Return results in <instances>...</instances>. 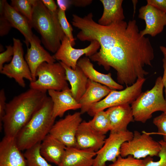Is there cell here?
Returning <instances> with one entry per match:
<instances>
[{"instance_id": "cell-1", "label": "cell", "mask_w": 166, "mask_h": 166, "mask_svg": "<svg viewBox=\"0 0 166 166\" xmlns=\"http://www.w3.org/2000/svg\"><path fill=\"white\" fill-rule=\"evenodd\" d=\"M136 20H130L121 33L114 47L95 62L108 71L117 72V82L128 86L139 78H145L148 72L146 65L152 66L154 50L148 38L142 36Z\"/></svg>"}, {"instance_id": "cell-40", "label": "cell", "mask_w": 166, "mask_h": 166, "mask_svg": "<svg viewBox=\"0 0 166 166\" xmlns=\"http://www.w3.org/2000/svg\"><path fill=\"white\" fill-rule=\"evenodd\" d=\"M57 2L59 8L65 11L70 5L69 0H57Z\"/></svg>"}, {"instance_id": "cell-19", "label": "cell", "mask_w": 166, "mask_h": 166, "mask_svg": "<svg viewBox=\"0 0 166 166\" xmlns=\"http://www.w3.org/2000/svg\"><path fill=\"white\" fill-rule=\"evenodd\" d=\"M96 155V152L92 148L66 147L61 162L57 166H93Z\"/></svg>"}, {"instance_id": "cell-42", "label": "cell", "mask_w": 166, "mask_h": 166, "mask_svg": "<svg viewBox=\"0 0 166 166\" xmlns=\"http://www.w3.org/2000/svg\"><path fill=\"white\" fill-rule=\"evenodd\" d=\"M160 48L164 55V58L166 59V47L163 46H160Z\"/></svg>"}, {"instance_id": "cell-7", "label": "cell", "mask_w": 166, "mask_h": 166, "mask_svg": "<svg viewBox=\"0 0 166 166\" xmlns=\"http://www.w3.org/2000/svg\"><path fill=\"white\" fill-rule=\"evenodd\" d=\"M133 133L132 138L121 145V156L125 157L131 155L139 159L148 156H158L161 148L159 141L154 140L148 133L144 132L141 134L136 130Z\"/></svg>"}, {"instance_id": "cell-24", "label": "cell", "mask_w": 166, "mask_h": 166, "mask_svg": "<svg viewBox=\"0 0 166 166\" xmlns=\"http://www.w3.org/2000/svg\"><path fill=\"white\" fill-rule=\"evenodd\" d=\"M60 62L65 69L66 78L70 85V90L72 96L79 102L85 91L88 78L77 65L73 69Z\"/></svg>"}, {"instance_id": "cell-2", "label": "cell", "mask_w": 166, "mask_h": 166, "mask_svg": "<svg viewBox=\"0 0 166 166\" xmlns=\"http://www.w3.org/2000/svg\"><path fill=\"white\" fill-rule=\"evenodd\" d=\"M47 97L46 93L30 88L6 103L2 120L5 136L15 138Z\"/></svg>"}, {"instance_id": "cell-17", "label": "cell", "mask_w": 166, "mask_h": 166, "mask_svg": "<svg viewBox=\"0 0 166 166\" xmlns=\"http://www.w3.org/2000/svg\"><path fill=\"white\" fill-rule=\"evenodd\" d=\"M53 103V114L56 118L61 117L67 111L80 109L81 105L73 97L70 89L58 91H48Z\"/></svg>"}, {"instance_id": "cell-22", "label": "cell", "mask_w": 166, "mask_h": 166, "mask_svg": "<svg viewBox=\"0 0 166 166\" xmlns=\"http://www.w3.org/2000/svg\"><path fill=\"white\" fill-rule=\"evenodd\" d=\"M2 16L7 20L12 27L17 29L23 34L25 38V42L28 47L34 35L30 21L9 4L6 0Z\"/></svg>"}, {"instance_id": "cell-8", "label": "cell", "mask_w": 166, "mask_h": 166, "mask_svg": "<svg viewBox=\"0 0 166 166\" xmlns=\"http://www.w3.org/2000/svg\"><path fill=\"white\" fill-rule=\"evenodd\" d=\"M145 80V78H139L134 84L127 86L124 89L112 90L105 98L93 104L87 113L93 117L97 113L111 107L131 104L142 93V86Z\"/></svg>"}, {"instance_id": "cell-38", "label": "cell", "mask_w": 166, "mask_h": 166, "mask_svg": "<svg viewBox=\"0 0 166 166\" xmlns=\"http://www.w3.org/2000/svg\"><path fill=\"white\" fill-rule=\"evenodd\" d=\"M70 5H72L78 7L85 6L90 4L93 2L91 0H69Z\"/></svg>"}, {"instance_id": "cell-39", "label": "cell", "mask_w": 166, "mask_h": 166, "mask_svg": "<svg viewBox=\"0 0 166 166\" xmlns=\"http://www.w3.org/2000/svg\"><path fill=\"white\" fill-rule=\"evenodd\" d=\"M162 61L163 62V66L164 69V73L163 76L162 77V80L164 87L165 88L164 92L166 99V59L164 58L163 59Z\"/></svg>"}, {"instance_id": "cell-15", "label": "cell", "mask_w": 166, "mask_h": 166, "mask_svg": "<svg viewBox=\"0 0 166 166\" xmlns=\"http://www.w3.org/2000/svg\"><path fill=\"white\" fill-rule=\"evenodd\" d=\"M106 136L99 133L91 126L89 122L82 121L76 135V147L81 149L92 148L97 152L104 145Z\"/></svg>"}, {"instance_id": "cell-25", "label": "cell", "mask_w": 166, "mask_h": 166, "mask_svg": "<svg viewBox=\"0 0 166 166\" xmlns=\"http://www.w3.org/2000/svg\"><path fill=\"white\" fill-rule=\"evenodd\" d=\"M104 7L102 15L98 23L103 26L124 20L125 17L122 6V0H100Z\"/></svg>"}, {"instance_id": "cell-18", "label": "cell", "mask_w": 166, "mask_h": 166, "mask_svg": "<svg viewBox=\"0 0 166 166\" xmlns=\"http://www.w3.org/2000/svg\"><path fill=\"white\" fill-rule=\"evenodd\" d=\"M110 121V133L127 130V126L134 121L131 106L125 104L109 108L106 110Z\"/></svg>"}, {"instance_id": "cell-5", "label": "cell", "mask_w": 166, "mask_h": 166, "mask_svg": "<svg viewBox=\"0 0 166 166\" xmlns=\"http://www.w3.org/2000/svg\"><path fill=\"white\" fill-rule=\"evenodd\" d=\"M164 88L162 77L159 76L151 89L142 92L131 104L134 121L145 123L156 112L166 113V99L163 95Z\"/></svg>"}, {"instance_id": "cell-13", "label": "cell", "mask_w": 166, "mask_h": 166, "mask_svg": "<svg viewBox=\"0 0 166 166\" xmlns=\"http://www.w3.org/2000/svg\"><path fill=\"white\" fill-rule=\"evenodd\" d=\"M138 17L144 20L145 29L140 32L142 36L149 34L155 37L161 33L166 25V14L147 4L139 9Z\"/></svg>"}, {"instance_id": "cell-29", "label": "cell", "mask_w": 166, "mask_h": 166, "mask_svg": "<svg viewBox=\"0 0 166 166\" xmlns=\"http://www.w3.org/2000/svg\"><path fill=\"white\" fill-rule=\"evenodd\" d=\"M58 18L61 29L65 35L69 39L73 46L75 44V39L73 34V29L66 17L65 10L59 8L57 12Z\"/></svg>"}, {"instance_id": "cell-34", "label": "cell", "mask_w": 166, "mask_h": 166, "mask_svg": "<svg viewBox=\"0 0 166 166\" xmlns=\"http://www.w3.org/2000/svg\"><path fill=\"white\" fill-rule=\"evenodd\" d=\"M6 97L4 90L2 89L0 91V129L2 127V120L5 113Z\"/></svg>"}, {"instance_id": "cell-23", "label": "cell", "mask_w": 166, "mask_h": 166, "mask_svg": "<svg viewBox=\"0 0 166 166\" xmlns=\"http://www.w3.org/2000/svg\"><path fill=\"white\" fill-rule=\"evenodd\" d=\"M66 147L49 133L41 142L40 152L48 161L58 165L64 155Z\"/></svg>"}, {"instance_id": "cell-12", "label": "cell", "mask_w": 166, "mask_h": 166, "mask_svg": "<svg viewBox=\"0 0 166 166\" xmlns=\"http://www.w3.org/2000/svg\"><path fill=\"white\" fill-rule=\"evenodd\" d=\"M87 47L81 49H76L73 47L69 38L65 35L61 42V45L53 56L56 60L67 66L75 69L77 63L83 55L89 57L93 55L100 48L99 43L96 41L90 42Z\"/></svg>"}, {"instance_id": "cell-4", "label": "cell", "mask_w": 166, "mask_h": 166, "mask_svg": "<svg viewBox=\"0 0 166 166\" xmlns=\"http://www.w3.org/2000/svg\"><path fill=\"white\" fill-rule=\"evenodd\" d=\"M57 12L58 10L55 12L50 11L42 0H35L31 21L32 27L40 34L45 47L54 53L59 48L65 36L59 21Z\"/></svg>"}, {"instance_id": "cell-3", "label": "cell", "mask_w": 166, "mask_h": 166, "mask_svg": "<svg viewBox=\"0 0 166 166\" xmlns=\"http://www.w3.org/2000/svg\"><path fill=\"white\" fill-rule=\"evenodd\" d=\"M53 101L47 97L41 107L15 137L17 145L21 151L41 143L48 135L56 119L53 114Z\"/></svg>"}, {"instance_id": "cell-37", "label": "cell", "mask_w": 166, "mask_h": 166, "mask_svg": "<svg viewBox=\"0 0 166 166\" xmlns=\"http://www.w3.org/2000/svg\"><path fill=\"white\" fill-rule=\"evenodd\" d=\"M45 6L50 11L55 12L58 9L57 6L54 1L53 0H42Z\"/></svg>"}, {"instance_id": "cell-31", "label": "cell", "mask_w": 166, "mask_h": 166, "mask_svg": "<svg viewBox=\"0 0 166 166\" xmlns=\"http://www.w3.org/2000/svg\"><path fill=\"white\" fill-rule=\"evenodd\" d=\"M159 142L161 146L158 155L159 160L154 161L152 157L148 156L146 157V162L145 166H166V142L161 140Z\"/></svg>"}, {"instance_id": "cell-26", "label": "cell", "mask_w": 166, "mask_h": 166, "mask_svg": "<svg viewBox=\"0 0 166 166\" xmlns=\"http://www.w3.org/2000/svg\"><path fill=\"white\" fill-rule=\"evenodd\" d=\"M40 144H37L25 150L23 154L27 166H53L41 154Z\"/></svg>"}, {"instance_id": "cell-9", "label": "cell", "mask_w": 166, "mask_h": 166, "mask_svg": "<svg viewBox=\"0 0 166 166\" xmlns=\"http://www.w3.org/2000/svg\"><path fill=\"white\" fill-rule=\"evenodd\" d=\"M14 55L10 62L4 65L0 73L7 77L14 79L21 87L24 88V79L30 82L33 81L28 65L23 57L22 44L20 41L13 38Z\"/></svg>"}, {"instance_id": "cell-30", "label": "cell", "mask_w": 166, "mask_h": 166, "mask_svg": "<svg viewBox=\"0 0 166 166\" xmlns=\"http://www.w3.org/2000/svg\"><path fill=\"white\" fill-rule=\"evenodd\" d=\"M127 157H123L120 155L116 160L108 166H145L146 162V157L144 159H137L131 155Z\"/></svg>"}, {"instance_id": "cell-35", "label": "cell", "mask_w": 166, "mask_h": 166, "mask_svg": "<svg viewBox=\"0 0 166 166\" xmlns=\"http://www.w3.org/2000/svg\"><path fill=\"white\" fill-rule=\"evenodd\" d=\"M12 26L7 20L3 16H0V36H3L7 34Z\"/></svg>"}, {"instance_id": "cell-36", "label": "cell", "mask_w": 166, "mask_h": 166, "mask_svg": "<svg viewBox=\"0 0 166 166\" xmlns=\"http://www.w3.org/2000/svg\"><path fill=\"white\" fill-rule=\"evenodd\" d=\"M147 4L166 14V0H147Z\"/></svg>"}, {"instance_id": "cell-41", "label": "cell", "mask_w": 166, "mask_h": 166, "mask_svg": "<svg viewBox=\"0 0 166 166\" xmlns=\"http://www.w3.org/2000/svg\"><path fill=\"white\" fill-rule=\"evenodd\" d=\"M6 0H0V15L2 16L3 15L4 10L5 7V4Z\"/></svg>"}, {"instance_id": "cell-28", "label": "cell", "mask_w": 166, "mask_h": 166, "mask_svg": "<svg viewBox=\"0 0 166 166\" xmlns=\"http://www.w3.org/2000/svg\"><path fill=\"white\" fill-rule=\"evenodd\" d=\"M35 0H11V5L31 22Z\"/></svg>"}, {"instance_id": "cell-14", "label": "cell", "mask_w": 166, "mask_h": 166, "mask_svg": "<svg viewBox=\"0 0 166 166\" xmlns=\"http://www.w3.org/2000/svg\"><path fill=\"white\" fill-rule=\"evenodd\" d=\"M41 42L39 38L34 34L30 42V47L27 48L25 56V59L30 70L33 81L37 79L36 70L41 64L44 62L52 63L56 61L53 56L42 47Z\"/></svg>"}, {"instance_id": "cell-33", "label": "cell", "mask_w": 166, "mask_h": 166, "mask_svg": "<svg viewBox=\"0 0 166 166\" xmlns=\"http://www.w3.org/2000/svg\"><path fill=\"white\" fill-rule=\"evenodd\" d=\"M6 50L0 53V71L5 63L11 60L14 55L13 46L9 45L6 46Z\"/></svg>"}, {"instance_id": "cell-11", "label": "cell", "mask_w": 166, "mask_h": 166, "mask_svg": "<svg viewBox=\"0 0 166 166\" xmlns=\"http://www.w3.org/2000/svg\"><path fill=\"white\" fill-rule=\"evenodd\" d=\"M80 112L67 115L54 123L49 134L66 147H76V135L82 122Z\"/></svg>"}, {"instance_id": "cell-16", "label": "cell", "mask_w": 166, "mask_h": 166, "mask_svg": "<svg viewBox=\"0 0 166 166\" xmlns=\"http://www.w3.org/2000/svg\"><path fill=\"white\" fill-rule=\"evenodd\" d=\"M0 166H27L15 138L5 136L0 142Z\"/></svg>"}, {"instance_id": "cell-32", "label": "cell", "mask_w": 166, "mask_h": 166, "mask_svg": "<svg viewBox=\"0 0 166 166\" xmlns=\"http://www.w3.org/2000/svg\"><path fill=\"white\" fill-rule=\"evenodd\" d=\"M153 123L158 129V133L163 136V140L166 142V113H163L155 117Z\"/></svg>"}, {"instance_id": "cell-6", "label": "cell", "mask_w": 166, "mask_h": 166, "mask_svg": "<svg viewBox=\"0 0 166 166\" xmlns=\"http://www.w3.org/2000/svg\"><path fill=\"white\" fill-rule=\"evenodd\" d=\"M35 81L30 82V88L46 93L49 90L60 91L69 89L65 69L60 62H44L38 68Z\"/></svg>"}, {"instance_id": "cell-21", "label": "cell", "mask_w": 166, "mask_h": 166, "mask_svg": "<svg viewBox=\"0 0 166 166\" xmlns=\"http://www.w3.org/2000/svg\"><path fill=\"white\" fill-rule=\"evenodd\" d=\"M77 65L81 68L89 79L105 85L112 90L123 89V86L112 78L110 73L105 74L95 69L88 57L81 58Z\"/></svg>"}, {"instance_id": "cell-27", "label": "cell", "mask_w": 166, "mask_h": 166, "mask_svg": "<svg viewBox=\"0 0 166 166\" xmlns=\"http://www.w3.org/2000/svg\"><path fill=\"white\" fill-rule=\"evenodd\" d=\"M89 122L92 128L101 134L105 135L110 130V121L106 111L102 110L97 113Z\"/></svg>"}, {"instance_id": "cell-10", "label": "cell", "mask_w": 166, "mask_h": 166, "mask_svg": "<svg viewBox=\"0 0 166 166\" xmlns=\"http://www.w3.org/2000/svg\"><path fill=\"white\" fill-rule=\"evenodd\" d=\"M133 133L127 130L117 133H110L101 148L96 152L93 166H106L107 161L114 162L120 155L122 144L131 140Z\"/></svg>"}, {"instance_id": "cell-20", "label": "cell", "mask_w": 166, "mask_h": 166, "mask_svg": "<svg viewBox=\"0 0 166 166\" xmlns=\"http://www.w3.org/2000/svg\"><path fill=\"white\" fill-rule=\"evenodd\" d=\"M107 86L88 79L85 91L79 101L81 114L87 113L92 106L100 101L111 92Z\"/></svg>"}]
</instances>
